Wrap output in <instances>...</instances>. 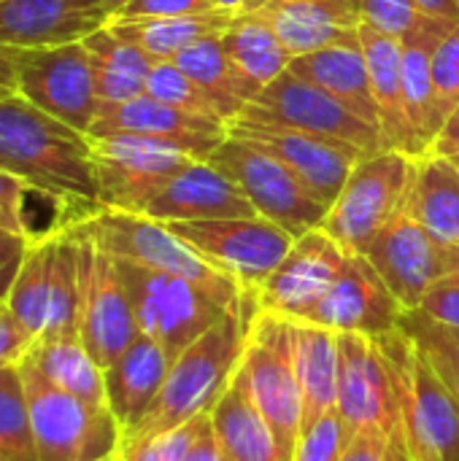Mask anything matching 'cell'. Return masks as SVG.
Segmentation results:
<instances>
[{
  "label": "cell",
  "mask_w": 459,
  "mask_h": 461,
  "mask_svg": "<svg viewBox=\"0 0 459 461\" xmlns=\"http://www.w3.org/2000/svg\"><path fill=\"white\" fill-rule=\"evenodd\" d=\"M0 170L73 205L97 211V170L87 132L49 116L22 95L0 100Z\"/></svg>",
  "instance_id": "1"
},
{
  "label": "cell",
  "mask_w": 459,
  "mask_h": 461,
  "mask_svg": "<svg viewBox=\"0 0 459 461\" xmlns=\"http://www.w3.org/2000/svg\"><path fill=\"white\" fill-rule=\"evenodd\" d=\"M254 316L257 308L233 311L181 354H176L151 411L130 435H124L122 443L143 440L197 416H208L238 373Z\"/></svg>",
  "instance_id": "2"
},
{
  "label": "cell",
  "mask_w": 459,
  "mask_h": 461,
  "mask_svg": "<svg viewBox=\"0 0 459 461\" xmlns=\"http://www.w3.org/2000/svg\"><path fill=\"white\" fill-rule=\"evenodd\" d=\"M373 340L392 370L406 461H459V400L449 384L400 327Z\"/></svg>",
  "instance_id": "3"
},
{
  "label": "cell",
  "mask_w": 459,
  "mask_h": 461,
  "mask_svg": "<svg viewBox=\"0 0 459 461\" xmlns=\"http://www.w3.org/2000/svg\"><path fill=\"white\" fill-rule=\"evenodd\" d=\"M89 138L100 208L143 213L149 200L192 159H211L227 132L195 135H100Z\"/></svg>",
  "instance_id": "4"
},
{
  "label": "cell",
  "mask_w": 459,
  "mask_h": 461,
  "mask_svg": "<svg viewBox=\"0 0 459 461\" xmlns=\"http://www.w3.org/2000/svg\"><path fill=\"white\" fill-rule=\"evenodd\" d=\"M114 265L130 297L141 335L160 343L170 359L206 335L214 324H219L227 313L257 308V297L233 303L225 294L173 273L151 270L124 259H114Z\"/></svg>",
  "instance_id": "5"
},
{
  "label": "cell",
  "mask_w": 459,
  "mask_h": 461,
  "mask_svg": "<svg viewBox=\"0 0 459 461\" xmlns=\"http://www.w3.org/2000/svg\"><path fill=\"white\" fill-rule=\"evenodd\" d=\"M38 461H114L124 432L108 405H92L51 386L27 359L19 362Z\"/></svg>",
  "instance_id": "6"
},
{
  "label": "cell",
  "mask_w": 459,
  "mask_h": 461,
  "mask_svg": "<svg viewBox=\"0 0 459 461\" xmlns=\"http://www.w3.org/2000/svg\"><path fill=\"white\" fill-rule=\"evenodd\" d=\"M70 232L92 240L111 259H124L151 270L173 273L189 281H197L233 303H246L254 294H246L233 278L214 270L197 251H192L168 224L154 221L143 213H127L114 208H100L87 216Z\"/></svg>",
  "instance_id": "7"
},
{
  "label": "cell",
  "mask_w": 459,
  "mask_h": 461,
  "mask_svg": "<svg viewBox=\"0 0 459 461\" xmlns=\"http://www.w3.org/2000/svg\"><path fill=\"white\" fill-rule=\"evenodd\" d=\"M417 159L403 151L365 154L330 205L322 230L349 254H365L384 224L403 205Z\"/></svg>",
  "instance_id": "8"
},
{
  "label": "cell",
  "mask_w": 459,
  "mask_h": 461,
  "mask_svg": "<svg viewBox=\"0 0 459 461\" xmlns=\"http://www.w3.org/2000/svg\"><path fill=\"white\" fill-rule=\"evenodd\" d=\"M208 162L238 184L257 216L279 224L292 238L322 227L330 211L281 159L246 138L227 132Z\"/></svg>",
  "instance_id": "9"
},
{
  "label": "cell",
  "mask_w": 459,
  "mask_h": 461,
  "mask_svg": "<svg viewBox=\"0 0 459 461\" xmlns=\"http://www.w3.org/2000/svg\"><path fill=\"white\" fill-rule=\"evenodd\" d=\"M214 270L233 278L246 294H257L295 238L262 216L203 219L168 224Z\"/></svg>",
  "instance_id": "10"
},
{
  "label": "cell",
  "mask_w": 459,
  "mask_h": 461,
  "mask_svg": "<svg viewBox=\"0 0 459 461\" xmlns=\"http://www.w3.org/2000/svg\"><path fill=\"white\" fill-rule=\"evenodd\" d=\"M238 119L322 135L357 146L365 154L384 151V138L373 124L363 122L333 95L295 76L292 70H284L276 81H271Z\"/></svg>",
  "instance_id": "11"
},
{
  "label": "cell",
  "mask_w": 459,
  "mask_h": 461,
  "mask_svg": "<svg viewBox=\"0 0 459 461\" xmlns=\"http://www.w3.org/2000/svg\"><path fill=\"white\" fill-rule=\"evenodd\" d=\"M16 95L73 130L89 132L100 111V97L84 41L16 49Z\"/></svg>",
  "instance_id": "12"
},
{
  "label": "cell",
  "mask_w": 459,
  "mask_h": 461,
  "mask_svg": "<svg viewBox=\"0 0 459 461\" xmlns=\"http://www.w3.org/2000/svg\"><path fill=\"white\" fill-rule=\"evenodd\" d=\"M76 238H78V281H81L78 340L84 343L89 357L106 370L141 338V330L114 259L103 254L92 240L81 235Z\"/></svg>",
  "instance_id": "13"
},
{
  "label": "cell",
  "mask_w": 459,
  "mask_h": 461,
  "mask_svg": "<svg viewBox=\"0 0 459 461\" xmlns=\"http://www.w3.org/2000/svg\"><path fill=\"white\" fill-rule=\"evenodd\" d=\"M365 257L384 278L403 311H417L430 286L459 267L457 254L436 243L422 227L409 194L395 216L376 235V240L368 246Z\"/></svg>",
  "instance_id": "14"
},
{
  "label": "cell",
  "mask_w": 459,
  "mask_h": 461,
  "mask_svg": "<svg viewBox=\"0 0 459 461\" xmlns=\"http://www.w3.org/2000/svg\"><path fill=\"white\" fill-rule=\"evenodd\" d=\"M335 411L352 429L400 440V411L392 370L379 343L365 335H338Z\"/></svg>",
  "instance_id": "15"
},
{
  "label": "cell",
  "mask_w": 459,
  "mask_h": 461,
  "mask_svg": "<svg viewBox=\"0 0 459 461\" xmlns=\"http://www.w3.org/2000/svg\"><path fill=\"white\" fill-rule=\"evenodd\" d=\"M238 378L271 424L284 461H289L303 432V394L292 362L262 313L252 319Z\"/></svg>",
  "instance_id": "16"
},
{
  "label": "cell",
  "mask_w": 459,
  "mask_h": 461,
  "mask_svg": "<svg viewBox=\"0 0 459 461\" xmlns=\"http://www.w3.org/2000/svg\"><path fill=\"white\" fill-rule=\"evenodd\" d=\"M349 251H344L322 227L295 238L287 257L260 286L257 313L303 321L338 278Z\"/></svg>",
  "instance_id": "17"
},
{
  "label": "cell",
  "mask_w": 459,
  "mask_h": 461,
  "mask_svg": "<svg viewBox=\"0 0 459 461\" xmlns=\"http://www.w3.org/2000/svg\"><path fill=\"white\" fill-rule=\"evenodd\" d=\"M227 132L246 138L281 159L327 208L341 194L352 167L365 157V151H360L357 146L276 124L235 119L233 124H227Z\"/></svg>",
  "instance_id": "18"
},
{
  "label": "cell",
  "mask_w": 459,
  "mask_h": 461,
  "mask_svg": "<svg viewBox=\"0 0 459 461\" xmlns=\"http://www.w3.org/2000/svg\"><path fill=\"white\" fill-rule=\"evenodd\" d=\"M403 313V305L395 300L368 257L349 254L327 294L303 321L333 330L338 335L354 332L365 338H381L400 327Z\"/></svg>",
  "instance_id": "19"
},
{
  "label": "cell",
  "mask_w": 459,
  "mask_h": 461,
  "mask_svg": "<svg viewBox=\"0 0 459 461\" xmlns=\"http://www.w3.org/2000/svg\"><path fill=\"white\" fill-rule=\"evenodd\" d=\"M111 22L103 0H0V46L46 49L78 43Z\"/></svg>",
  "instance_id": "20"
},
{
  "label": "cell",
  "mask_w": 459,
  "mask_h": 461,
  "mask_svg": "<svg viewBox=\"0 0 459 461\" xmlns=\"http://www.w3.org/2000/svg\"><path fill=\"white\" fill-rule=\"evenodd\" d=\"M143 216L162 224H173V221L257 216V211L238 189V184L227 178L214 162L192 159L149 200Z\"/></svg>",
  "instance_id": "21"
},
{
  "label": "cell",
  "mask_w": 459,
  "mask_h": 461,
  "mask_svg": "<svg viewBox=\"0 0 459 461\" xmlns=\"http://www.w3.org/2000/svg\"><path fill=\"white\" fill-rule=\"evenodd\" d=\"M281 340L303 394V427L335 411L338 389V332L311 321H292L262 313Z\"/></svg>",
  "instance_id": "22"
},
{
  "label": "cell",
  "mask_w": 459,
  "mask_h": 461,
  "mask_svg": "<svg viewBox=\"0 0 459 461\" xmlns=\"http://www.w3.org/2000/svg\"><path fill=\"white\" fill-rule=\"evenodd\" d=\"M295 57L357 41L360 11L346 0H271L257 11Z\"/></svg>",
  "instance_id": "23"
},
{
  "label": "cell",
  "mask_w": 459,
  "mask_h": 461,
  "mask_svg": "<svg viewBox=\"0 0 459 461\" xmlns=\"http://www.w3.org/2000/svg\"><path fill=\"white\" fill-rule=\"evenodd\" d=\"M168 367H170L168 351L151 338L141 335L114 365L103 370L106 405L119 421L124 435H130L151 411L165 384Z\"/></svg>",
  "instance_id": "24"
},
{
  "label": "cell",
  "mask_w": 459,
  "mask_h": 461,
  "mask_svg": "<svg viewBox=\"0 0 459 461\" xmlns=\"http://www.w3.org/2000/svg\"><path fill=\"white\" fill-rule=\"evenodd\" d=\"M457 22H444L427 16L414 32L403 41V103L406 119L411 127L417 159L433 151V143L441 132V122L436 113V92H433V51L438 41L454 27Z\"/></svg>",
  "instance_id": "25"
},
{
  "label": "cell",
  "mask_w": 459,
  "mask_h": 461,
  "mask_svg": "<svg viewBox=\"0 0 459 461\" xmlns=\"http://www.w3.org/2000/svg\"><path fill=\"white\" fill-rule=\"evenodd\" d=\"M357 35H360V46L365 54L373 97L379 108L384 149L403 151L411 159H417L411 127L406 119V103H403V41L379 32L368 24H360Z\"/></svg>",
  "instance_id": "26"
},
{
  "label": "cell",
  "mask_w": 459,
  "mask_h": 461,
  "mask_svg": "<svg viewBox=\"0 0 459 461\" xmlns=\"http://www.w3.org/2000/svg\"><path fill=\"white\" fill-rule=\"evenodd\" d=\"M289 70L295 76L317 84L327 95H333L352 113H357L363 122L373 124L381 132L379 108H376V97H373V86H371L360 38L352 43H335V46L295 57L289 62Z\"/></svg>",
  "instance_id": "27"
},
{
  "label": "cell",
  "mask_w": 459,
  "mask_h": 461,
  "mask_svg": "<svg viewBox=\"0 0 459 461\" xmlns=\"http://www.w3.org/2000/svg\"><path fill=\"white\" fill-rule=\"evenodd\" d=\"M222 43L249 103L284 70H289L292 54L284 49L273 27L257 14L235 16L222 32Z\"/></svg>",
  "instance_id": "28"
},
{
  "label": "cell",
  "mask_w": 459,
  "mask_h": 461,
  "mask_svg": "<svg viewBox=\"0 0 459 461\" xmlns=\"http://www.w3.org/2000/svg\"><path fill=\"white\" fill-rule=\"evenodd\" d=\"M411 208L436 243L459 251V167L441 154L417 159L411 189Z\"/></svg>",
  "instance_id": "29"
},
{
  "label": "cell",
  "mask_w": 459,
  "mask_h": 461,
  "mask_svg": "<svg viewBox=\"0 0 459 461\" xmlns=\"http://www.w3.org/2000/svg\"><path fill=\"white\" fill-rule=\"evenodd\" d=\"M208 416L219 446L233 461H284L271 424L249 397L238 373Z\"/></svg>",
  "instance_id": "30"
},
{
  "label": "cell",
  "mask_w": 459,
  "mask_h": 461,
  "mask_svg": "<svg viewBox=\"0 0 459 461\" xmlns=\"http://www.w3.org/2000/svg\"><path fill=\"white\" fill-rule=\"evenodd\" d=\"M195 132H227V124L179 111L151 95H138L124 103L100 105L97 119L87 135H195Z\"/></svg>",
  "instance_id": "31"
},
{
  "label": "cell",
  "mask_w": 459,
  "mask_h": 461,
  "mask_svg": "<svg viewBox=\"0 0 459 461\" xmlns=\"http://www.w3.org/2000/svg\"><path fill=\"white\" fill-rule=\"evenodd\" d=\"M100 105L124 103L146 92L154 59L135 43L122 41L108 24L84 38Z\"/></svg>",
  "instance_id": "32"
},
{
  "label": "cell",
  "mask_w": 459,
  "mask_h": 461,
  "mask_svg": "<svg viewBox=\"0 0 459 461\" xmlns=\"http://www.w3.org/2000/svg\"><path fill=\"white\" fill-rule=\"evenodd\" d=\"M235 14L227 11H203L189 16H168V19H111L108 27L127 43L143 49L154 62H170L192 43L219 35L230 27Z\"/></svg>",
  "instance_id": "33"
},
{
  "label": "cell",
  "mask_w": 459,
  "mask_h": 461,
  "mask_svg": "<svg viewBox=\"0 0 459 461\" xmlns=\"http://www.w3.org/2000/svg\"><path fill=\"white\" fill-rule=\"evenodd\" d=\"M51 386L87 400L92 405H106V378L103 367L89 357L78 338L62 340H35L24 357Z\"/></svg>",
  "instance_id": "34"
},
{
  "label": "cell",
  "mask_w": 459,
  "mask_h": 461,
  "mask_svg": "<svg viewBox=\"0 0 459 461\" xmlns=\"http://www.w3.org/2000/svg\"><path fill=\"white\" fill-rule=\"evenodd\" d=\"M170 62H176L211 97V103L216 105L225 124H233L243 113V108L249 105L243 86L235 76V68L225 51L222 32L192 43L189 49H184Z\"/></svg>",
  "instance_id": "35"
},
{
  "label": "cell",
  "mask_w": 459,
  "mask_h": 461,
  "mask_svg": "<svg viewBox=\"0 0 459 461\" xmlns=\"http://www.w3.org/2000/svg\"><path fill=\"white\" fill-rule=\"evenodd\" d=\"M54 249H57V235L30 243L27 257L19 267V276L5 297V305L11 308L16 321L32 335V340L43 335L46 319H49Z\"/></svg>",
  "instance_id": "36"
},
{
  "label": "cell",
  "mask_w": 459,
  "mask_h": 461,
  "mask_svg": "<svg viewBox=\"0 0 459 461\" xmlns=\"http://www.w3.org/2000/svg\"><path fill=\"white\" fill-rule=\"evenodd\" d=\"M78 238L73 232L57 235L54 270H51V297L46 330L38 340H62L78 338Z\"/></svg>",
  "instance_id": "37"
},
{
  "label": "cell",
  "mask_w": 459,
  "mask_h": 461,
  "mask_svg": "<svg viewBox=\"0 0 459 461\" xmlns=\"http://www.w3.org/2000/svg\"><path fill=\"white\" fill-rule=\"evenodd\" d=\"M0 456L8 461H38L19 365L0 367Z\"/></svg>",
  "instance_id": "38"
},
{
  "label": "cell",
  "mask_w": 459,
  "mask_h": 461,
  "mask_svg": "<svg viewBox=\"0 0 459 461\" xmlns=\"http://www.w3.org/2000/svg\"><path fill=\"white\" fill-rule=\"evenodd\" d=\"M146 95H151V97H157V100H162L179 111H187V113L225 124L216 105L211 103V97L176 62H154L151 76L146 81Z\"/></svg>",
  "instance_id": "39"
},
{
  "label": "cell",
  "mask_w": 459,
  "mask_h": 461,
  "mask_svg": "<svg viewBox=\"0 0 459 461\" xmlns=\"http://www.w3.org/2000/svg\"><path fill=\"white\" fill-rule=\"evenodd\" d=\"M400 330L427 354L433 367L449 384L459 400V343L436 321H430L419 311H406L400 319Z\"/></svg>",
  "instance_id": "40"
},
{
  "label": "cell",
  "mask_w": 459,
  "mask_h": 461,
  "mask_svg": "<svg viewBox=\"0 0 459 461\" xmlns=\"http://www.w3.org/2000/svg\"><path fill=\"white\" fill-rule=\"evenodd\" d=\"M211 427V416H197L173 429L157 432L143 440L122 443L119 459L124 461H184L197 438Z\"/></svg>",
  "instance_id": "41"
},
{
  "label": "cell",
  "mask_w": 459,
  "mask_h": 461,
  "mask_svg": "<svg viewBox=\"0 0 459 461\" xmlns=\"http://www.w3.org/2000/svg\"><path fill=\"white\" fill-rule=\"evenodd\" d=\"M352 440V429L338 411H330L303 427L289 461H338Z\"/></svg>",
  "instance_id": "42"
},
{
  "label": "cell",
  "mask_w": 459,
  "mask_h": 461,
  "mask_svg": "<svg viewBox=\"0 0 459 461\" xmlns=\"http://www.w3.org/2000/svg\"><path fill=\"white\" fill-rule=\"evenodd\" d=\"M430 68H433L436 113L444 127L449 113L459 105V22L438 41Z\"/></svg>",
  "instance_id": "43"
},
{
  "label": "cell",
  "mask_w": 459,
  "mask_h": 461,
  "mask_svg": "<svg viewBox=\"0 0 459 461\" xmlns=\"http://www.w3.org/2000/svg\"><path fill=\"white\" fill-rule=\"evenodd\" d=\"M360 24H368L392 38H406L414 32L427 14H422L414 0H360Z\"/></svg>",
  "instance_id": "44"
},
{
  "label": "cell",
  "mask_w": 459,
  "mask_h": 461,
  "mask_svg": "<svg viewBox=\"0 0 459 461\" xmlns=\"http://www.w3.org/2000/svg\"><path fill=\"white\" fill-rule=\"evenodd\" d=\"M417 311L425 313L430 321L459 332V267L446 273L444 278H438L430 286V292L425 294V300Z\"/></svg>",
  "instance_id": "45"
},
{
  "label": "cell",
  "mask_w": 459,
  "mask_h": 461,
  "mask_svg": "<svg viewBox=\"0 0 459 461\" xmlns=\"http://www.w3.org/2000/svg\"><path fill=\"white\" fill-rule=\"evenodd\" d=\"M30 184L22 181L19 176L0 170V230L14 232V235H27V221H24V205L30 194ZM32 243V240H30Z\"/></svg>",
  "instance_id": "46"
},
{
  "label": "cell",
  "mask_w": 459,
  "mask_h": 461,
  "mask_svg": "<svg viewBox=\"0 0 459 461\" xmlns=\"http://www.w3.org/2000/svg\"><path fill=\"white\" fill-rule=\"evenodd\" d=\"M214 11L211 0H127L111 19H168Z\"/></svg>",
  "instance_id": "47"
},
{
  "label": "cell",
  "mask_w": 459,
  "mask_h": 461,
  "mask_svg": "<svg viewBox=\"0 0 459 461\" xmlns=\"http://www.w3.org/2000/svg\"><path fill=\"white\" fill-rule=\"evenodd\" d=\"M32 335L16 321L11 308L0 303V367L5 365H19L27 351L32 348Z\"/></svg>",
  "instance_id": "48"
},
{
  "label": "cell",
  "mask_w": 459,
  "mask_h": 461,
  "mask_svg": "<svg viewBox=\"0 0 459 461\" xmlns=\"http://www.w3.org/2000/svg\"><path fill=\"white\" fill-rule=\"evenodd\" d=\"M27 249H30V240L24 235L0 230V303H5V297L11 292V286L19 276V267L27 257Z\"/></svg>",
  "instance_id": "49"
},
{
  "label": "cell",
  "mask_w": 459,
  "mask_h": 461,
  "mask_svg": "<svg viewBox=\"0 0 459 461\" xmlns=\"http://www.w3.org/2000/svg\"><path fill=\"white\" fill-rule=\"evenodd\" d=\"M392 440L373 435V432H357L352 435L349 446L344 448L338 461H390Z\"/></svg>",
  "instance_id": "50"
},
{
  "label": "cell",
  "mask_w": 459,
  "mask_h": 461,
  "mask_svg": "<svg viewBox=\"0 0 459 461\" xmlns=\"http://www.w3.org/2000/svg\"><path fill=\"white\" fill-rule=\"evenodd\" d=\"M430 154H441V157H457L459 154V105L449 113V119L444 122V127H441Z\"/></svg>",
  "instance_id": "51"
},
{
  "label": "cell",
  "mask_w": 459,
  "mask_h": 461,
  "mask_svg": "<svg viewBox=\"0 0 459 461\" xmlns=\"http://www.w3.org/2000/svg\"><path fill=\"white\" fill-rule=\"evenodd\" d=\"M184 461H233V459L227 456V451L219 446V440H216L214 429L208 427V429L197 438V443L189 448V454H187V459Z\"/></svg>",
  "instance_id": "52"
},
{
  "label": "cell",
  "mask_w": 459,
  "mask_h": 461,
  "mask_svg": "<svg viewBox=\"0 0 459 461\" xmlns=\"http://www.w3.org/2000/svg\"><path fill=\"white\" fill-rule=\"evenodd\" d=\"M16 95V49L0 46V100Z\"/></svg>",
  "instance_id": "53"
},
{
  "label": "cell",
  "mask_w": 459,
  "mask_h": 461,
  "mask_svg": "<svg viewBox=\"0 0 459 461\" xmlns=\"http://www.w3.org/2000/svg\"><path fill=\"white\" fill-rule=\"evenodd\" d=\"M414 5L433 19L459 22V0H414Z\"/></svg>",
  "instance_id": "54"
},
{
  "label": "cell",
  "mask_w": 459,
  "mask_h": 461,
  "mask_svg": "<svg viewBox=\"0 0 459 461\" xmlns=\"http://www.w3.org/2000/svg\"><path fill=\"white\" fill-rule=\"evenodd\" d=\"M268 3H271V0H211L214 8L227 11V14H235V16H241V14H257V11H262Z\"/></svg>",
  "instance_id": "55"
},
{
  "label": "cell",
  "mask_w": 459,
  "mask_h": 461,
  "mask_svg": "<svg viewBox=\"0 0 459 461\" xmlns=\"http://www.w3.org/2000/svg\"><path fill=\"white\" fill-rule=\"evenodd\" d=\"M390 461H406V456H403V448H400V440H392V451H390Z\"/></svg>",
  "instance_id": "56"
},
{
  "label": "cell",
  "mask_w": 459,
  "mask_h": 461,
  "mask_svg": "<svg viewBox=\"0 0 459 461\" xmlns=\"http://www.w3.org/2000/svg\"><path fill=\"white\" fill-rule=\"evenodd\" d=\"M124 3H127V0H103V5H106V8L111 11V16H114V14H116V11H119V8H122Z\"/></svg>",
  "instance_id": "57"
},
{
  "label": "cell",
  "mask_w": 459,
  "mask_h": 461,
  "mask_svg": "<svg viewBox=\"0 0 459 461\" xmlns=\"http://www.w3.org/2000/svg\"><path fill=\"white\" fill-rule=\"evenodd\" d=\"M444 330H446V327H444ZM446 332H449V335H452V338H454V340H457V343H459V332H457V330H446Z\"/></svg>",
  "instance_id": "58"
},
{
  "label": "cell",
  "mask_w": 459,
  "mask_h": 461,
  "mask_svg": "<svg viewBox=\"0 0 459 461\" xmlns=\"http://www.w3.org/2000/svg\"><path fill=\"white\" fill-rule=\"evenodd\" d=\"M449 159H452V162H454V165L459 167V154H457V157H449Z\"/></svg>",
  "instance_id": "59"
},
{
  "label": "cell",
  "mask_w": 459,
  "mask_h": 461,
  "mask_svg": "<svg viewBox=\"0 0 459 461\" xmlns=\"http://www.w3.org/2000/svg\"><path fill=\"white\" fill-rule=\"evenodd\" d=\"M346 3H352V5H354V8H357V5H360V0H346Z\"/></svg>",
  "instance_id": "60"
},
{
  "label": "cell",
  "mask_w": 459,
  "mask_h": 461,
  "mask_svg": "<svg viewBox=\"0 0 459 461\" xmlns=\"http://www.w3.org/2000/svg\"><path fill=\"white\" fill-rule=\"evenodd\" d=\"M114 461H124V459H119V456H116V459H114Z\"/></svg>",
  "instance_id": "61"
},
{
  "label": "cell",
  "mask_w": 459,
  "mask_h": 461,
  "mask_svg": "<svg viewBox=\"0 0 459 461\" xmlns=\"http://www.w3.org/2000/svg\"><path fill=\"white\" fill-rule=\"evenodd\" d=\"M0 461H8V459H3V456H0Z\"/></svg>",
  "instance_id": "62"
},
{
  "label": "cell",
  "mask_w": 459,
  "mask_h": 461,
  "mask_svg": "<svg viewBox=\"0 0 459 461\" xmlns=\"http://www.w3.org/2000/svg\"><path fill=\"white\" fill-rule=\"evenodd\" d=\"M457 259H459V251H457Z\"/></svg>",
  "instance_id": "63"
}]
</instances>
